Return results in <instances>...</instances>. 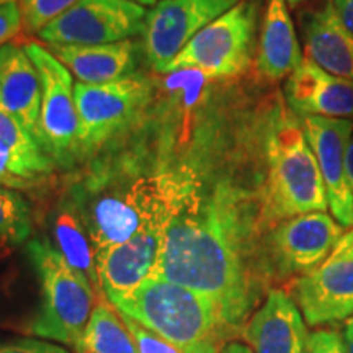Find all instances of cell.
I'll list each match as a JSON object with an SVG mask.
<instances>
[{
    "label": "cell",
    "instance_id": "cell-17",
    "mask_svg": "<svg viewBox=\"0 0 353 353\" xmlns=\"http://www.w3.org/2000/svg\"><path fill=\"white\" fill-rule=\"evenodd\" d=\"M0 107L15 117L46 151L38 70L25 48L17 43L0 48Z\"/></svg>",
    "mask_w": 353,
    "mask_h": 353
},
{
    "label": "cell",
    "instance_id": "cell-34",
    "mask_svg": "<svg viewBox=\"0 0 353 353\" xmlns=\"http://www.w3.org/2000/svg\"><path fill=\"white\" fill-rule=\"evenodd\" d=\"M347 179L353 193V136H352L350 144H348V151H347Z\"/></svg>",
    "mask_w": 353,
    "mask_h": 353
},
{
    "label": "cell",
    "instance_id": "cell-11",
    "mask_svg": "<svg viewBox=\"0 0 353 353\" xmlns=\"http://www.w3.org/2000/svg\"><path fill=\"white\" fill-rule=\"evenodd\" d=\"M290 296L311 327L332 325L353 316V228L319 267L293 281Z\"/></svg>",
    "mask_w": 353,
    "mask_h": 353
},
{
    "label": "cell",
    "instance_id": "cell-33",
    "mask_svg": "<svg viewBox=\"0 0 353 353\" xmlns=\"http://www.w3.org/2000/svg\"><path fill=\"white\" fill-rule=\"evenodd\" d=\"M342 337H343V342H345L347 353H353V316L348 317L345 324H343Z\"/></svg>",
    "mask_w": 353,
    "mask_h": 353
},
{
    "label": "cell",
    "instance_id": "cell-5",
    "mask_svg": "<svg viewBox=\"0 0 353 353\" xmlns=\"http://www.w3.org/2000/svg\"><path fill=\"white\" fill-rule=\"evenodd\" d=\"M26 255L38 276L41 303L25 330L33 337L63 343L76 350L99 294L90 281L70 267L51 242L30 241Z\"/></svg>",
    "mask_w": 353,
    "mask_h": 353
},
{
    "label": "cell",
    "instance_id": "cell-36",
    "mask_svg": "<svg viewBox=\"0 0 353 353\" xmlns=\"http://www.w3.org/2000/svg\"><path fill=\"white\" fill-rule=\"evenodd\" d=\"M285 2H288L291 7H294V6H299V3L306 2V0H285Z\"/></svg>",
    "mask_w": 353,
    "mask_h": 353
},
{
    "label": "cell",
    "instance_id": "cell-32",
    "mask_svg": "<svg viewBox=\"0 0 353 353\" xmlns=\"http://www.w3.org/2000/svg\"><path fill=\"white\" fill-rule=\"evenodd\" d=\"M219 353H254L250 350V347L247 345L245 342H241V341H231L228 342L226 345L221 348Z\"/></svg>",
    "mask_w": 353,
    "mask_h": 353
},
{
    "label": "cell",
    "instance_id": "cell-13",
    "mask_svg": "<svg viewBox=\"0 0 353 353\" xmlns=\"http://www.w3.org/2000/svg\"><path fill=\"white\" fill-rule=\"evenodd\" d=\"M301 128L319 165L334 219L343 228H353V193L347 179V151L353 136V121L306 117Z\"/></svg>",
    "mask_w": 353,
    "mask_h": 353
},
{
    "label": "cell",
    "instance_id": "cell-14",
    "mask_svg": "<svg viewBox=\"0 0 353 353\" xmlns=\"http://www.w3.org/2000/svg\"><path fill=\"white\" fill-rule=\"evenodd\" d=\"M164 229L162 226L149 228L132 239L95 255L101 294L110 303L130 294L154 275Z\"/></svg>",
    "mask_w": 353,
    "mask_h": 353
},
{
    "label": "cell",
    "instance_id": "cell-28",
    "mask_svg": "<svg viewBox=\"0 0 353 353\" xmlns=\"http://www.w3.org/2000/svg\"><path fill=\"white\" fill-rule=\"evenodd\" d=\"M306 353H347V348L339 330L317 329L309 334Z\"/></svg>",
    "mask_w": 353,
    "mask_h": 353
},
{
    "label": "cell",
    "instance_id": "cell-30",
    "mask_svg": "<svg viewBox=\"0 0 353 353\" xmlns=\"http://www.w3.org/2000/svg\"><path fill=\"white\" fill-rule=\"evenodd\" d=\"M33 187H38V185L20 175L12 159L6 152L0 151V188L28 190Z\"/></svg>",
    "mask_w": 353,
    "mask_h": 353
},
{
    "label": "cell",
    "instance_id": "cell-18",
    "mask_svg": "<svg viewBox=\"0 0 353 353\" xmlns=\"http://www.w3.org/2000/svg\"><path fill=\"white\" fill-rule=\"evenodd\" d=\"M306 56L325 72L353 81V33L342 23L334 0H324L301 15Z\"/></svg>",
    "mask_w": 353,
    "mask_h": 353
},
{
    "label": "cell",
    "instance_id": "cell-20",
    "mask_svg": "<svg viewBox=\"0 0 353 353\" xmlns=\"http://www.w3.org/2000/svg\"><path fill=\"white\" fill-rule=\"evenodd\" d=\"M50 51L79 82L92 85L134 76L138 65L136 43L131 39L100 46H50Z\"/></svg>",
    "mask_w": 353,
    "mask_h": 353
},
{
    "label": "cell",
    "instance_id": "cell-10",
    "mask_svg": "<svg viewBox=\"0 0 353 353\" xmlns=\"http://www.w3.org/2000/svg\"><path fill=\"white\" fill-rule=\"evenodd\" d=\"M41 83V130L46 151L57 165L70 167L79 157V114L69 69L37 41L25 44Z\"/></svg>",
    "mask_w": 353,
    "mask_h": 353
},
{
    "label": "cell",
    "instance_id": "cell-15",
    "mask_svg": "<svg viewBox=\"0 0 353 353\" xmlns=\"http://www.w3.org/2000/svg\"><path fill=\"white\" fill-rule=\"evenodd\" d=\"M241 337L254 353H306L309 332L294 299L272 288L245 322Z\"/></svg>",
    "mask_w": 353,
    "mask_h": 353
},
{
    "label": "cell",
    "instance_id": "cell-22",
    "mask_svg": "<svg viewBox=\"0 0 353 353\" xmlns=\"http://www.w3.org/2000/svg\"><path fill=\"white\" fill-rule=\"evenodd\" d=\"M0 151L6 152L25 179L39 185L54 170V161L32 132L0 107Z\"/></svg>",
    "mask_w": 353,
    "mask_h": 353
},
{
    "label": "cell",
    "instance_id": "cell-24",
    "mask_svg": "<svg viewBox=\"0 0 353 353\" xmlns=\"http://www.w3.org/2000/svg\"><path fill=\"white\" fill-rule=\"evenodd\" d=\"M32 234V210L15 190L0 188V242L19 245Z\"/></svg>",
    "mask_w": 353,
    "mask_h": 353
},
{
    "label": "cell",
    "instance_id": "cell-12",
    "mask_svg": "<svg viewBox=\"0 0 353 353\" xmlns=\"http://www.w3.org/2000/svg\"><path fill=\"white\" fill-rule=\"evenodd\" d=\"M241 0H159L145 17L143 50L156 72L167 74L172 61L211 21Z\"/></svg>",
    "mask_w": 353,
    "mask_h": 353
},
{
    "label": "cell",
    "instance_id": "cell-4",
    "mask_svg": "<svg viewBox=\"0 0 353 353\" xmlns=\"http://www.w3.org/2000/svg\"><path fill=\"white\" fill-rule=\"evenodd\" d=\"M267 165L268 176L260 198L267 231L290 218L327 211L324 180L301 126L283 121L273 128L267 139Z\"/></svg>",
    "mask_w": 353,
    "mask_h": 353
},
{
    "label": "cell",
    "instance_id": "cell-16",
    "mask_svg": "<svg viewBox=\"0 0 353 353\" xmlns=\"http://www.w3.org/2000/svg\"><path fill=\"white\" fill-rule=\"evenodd\" d=\"M285 99L303 118L353 117V81L332 76L309 59L286 79Z\"/></svg>",
    "mask_w": 353,
    "mask_h": 353
},
{
    "label": "cell",
    "instance_id": "cell-3",
    "mask_svg": "<svg viewBox=\"0 0 353 353\" xmlns=\"http://www.w3.org/2000/svg\"><path fill=\"white\" fill-rule=\"evenodd\" d=\"M112 304L183 353H219L239 339L210 298L161 278H148Z\"/></svg>",
    "mask_w": 353,
    "mask_h": 353
},
{
    "label": "cell",
    "instance_id": "cell-7",
    "mask_svg": "<svg viewBox=\"0 0 353 353\" xmlns=\"http://www.w3.org/2000/svg\"><path fill=\"white\" fill-rule=\"evenodd\" d=\"M79 114V157L95 154L138 117L152 99V82L144 76L117 82H77L74 87Z\"/></svg>",
    "mask_w": 353,
    "mask_h": 353
},
{
    "label": "cell",
    "instance_id": "cell-31",
    "mask_svg": "<svg viewBox=\"0 0 353 353\" xmlns=\"http://www.w3.org/2000/svg\"><path fill=\"white\" fill-rule=\"evenodd\" d=\"M334 7L342 23L353 33V0H334Z\"/></svg>",
    "mask_w": 353,
    "mask_h": 353
},
{
    "label": "cell",
    "instance_id": "cell-19",
    "mask_svg": "<svg viewBox=\"0 0 353 353\" xmlns=\"http://www.w3.org/2000/svg\"><path fill=\"white\" fill-rule=\"evenodd\" d=\"M301 48L285 0H268L260 30L255 70L265 82L288 79L303 63Z\"/></svg>",
    "mask_w": 353,
    "mask_h": 353
},
{
    "label": "cell",
    "instance_id": "cell-1",
    "mask_svg": "<svg viewBox=\"0 0 353 353\" xmlns=\"http://www.w3.org/2000/svg\"><path fill=\"white\" fill-rule=\"evenodd\" d=\"M260 203L242 190L219 183L210 193L196 187L162 232L151 278L172 281L210 298L234 332L270 291Z\"/></svg>",
    "mask_w": 353,
    "mask_h": 353
},
{
    "label": "cell",
    "instance_id": "cell-29",
    "mask_svg": "<svg viewBox=\"0 0 353 353\" xmlns=\"http://www.w3.org/2000/svg\"><path fill=\"white\" fill-rule=\"evenodd\" d=\"M23 28L19 2L0 7V48L6 46Z\"/></svg>",
    "mask_w": 353,
    "mask_h": 353
},
{
    "label": "cell",
    "instance_id": "cell-37",
    "mask_svg": "<svg viewBox=\"0 0 353 353\" xmlns=\"http://www.w3.org/2000/svg\"><path fill=\"white\" fill-rule=\"evenodd\" d=\"M12 2H19V0H0V7L7 6V3H12Z\"/></svg>",
    "mask_w": 353,
    "mask_h": 353
},
{
    "label": "cell",
    "instance_id": "cell-21",
    "mask_svg": "<svg viewBox=\"0 0 353 353\" xmlns=\"http://www.w3.org/2000/svg\"><path fill=\"white\" fill-rule=\"evenodd\" d=\"M52 239L54 247L68 260L70 267L81 272L90 281L97 294H101L99 273L95 263V249L83 219L72 201H63L52 218Z\"/></svg>",
    "mask_w": 353,
    "mask_h": 353
},
{
    "label": "cell",
    "instance_id": "cell-23",
    "mask_svg": "<svg viewBox=\"0 0 353 353\" xmlns=\"http://www.w3.org/2000/svg\"><path fill=\"white\" fill-rule=\"evenodd\" d=\"M76 353H139L120 312L105 296L97 298Z\"/></svg>",
    "mask_w": 353,
    "mask_h": 353
},
{
    "label": "cell",
    "instance_id": "cell-25",
    "mask_svg": "<svg viewBox=\"0 0 353 353\" xmlns=\"http://www.w3.org/2000/svg\"><path fill=\"white\" fill-rule=\"evenodd\" d=\"M79 0H19L25 32L39 33Z\"/></svg>",
    "mask_w": 353,
    "mask_h": 353
},
{
    "label": "cell",
    "instance_id": "cell-35",
    "mask_svg": "<svg viewBox=\"0 0 353 353\" xmlns=\"http://www.w3.org/2000/svg\"><path fill=\"white\" fill-rule=\"evenodd\" d=\"M130 2H134V3H139V6H143V7H151L152 8L159 2V0H130Z\"/></svg>",
    "mask_w": 353,
    "mask_h": 353
},
{
    "label": "cell",
    "instance_id": "cell-8",
    "mask_svg": "<svg viewBox=\"0 0 353 353\" xmlns=\"http://www.w3.org/2000/svg\"><path fill=\"white\" fill-rule=\"evenodd\" d=\"M148 10L130 0H79L38 33L48 46H100L144 33Z\"/></svg>",
    "mask_w": 353,
    "mask_h": 353
},
{
    "label": "cell",
    "instance_id": "cell-6",
    "mask_svg": "<svg viewBox=\"0 0 353 353\" xmlns=\"http://www.w3.org/2000/svg\"><path fill=\"white\" fill-rule=\"evenodd\" d=\"M259 0H241L206 25L172 61L167 72L195 70L208 79H232L249 69L257 33Z\"/></svg>",
    "mask_w": 353,
    "mask_h": 353
},
{
    "label": "cell",
    "instance_id": "cell-27",
    "mask_svg": "<svg viewBox=\"0 0 353 353\" xmlns=\"http://www.w3.org/2000/svg\"><path fill=\"white\" fill-rule=\"evenodd\" d=\"M0 353H70L59 343L43 341V339H7L0 341Z\"/></svg>",
    "mask_w": 353,
    "mask_h": 353
},
{
    "label": "cell",
    "instance_id": "cell-2",
    "mask_svg": "<svg viewBox=\"0 0 353 353\" xmlns=\"http://www.w3.org/2000/svg\"><path fill=\"white\" fill-rule=\"evenodd\" d=\"M195 188L176 172H156L132 179H88L72 190L95 255L123 244L154 226L165 228Z\"/></svg>",
    "mask_w": 353,
    "mask_h": 353
},
{
    "label": "cell",
    "instance_id": "cell-9",
    "mask_svg": "<svg viewBox=\"0 0 353 353\" xmlns=\"http://www.w3.org/2000/svg\"><path fill=\"white\" fill-rule=\"evenodd\" d=\"M343 234V226L325 211L301 214L272 226L263 242L272 280L314 270L329 257Z\"/></svg>",
    "mask_w": 353,
    "mask_h": 353
},
{
    "label": "cell",
    "instance_id": "cell-26",
    "mask_svg": "<svg viewBox=\"0 0 353 353\" xmlns=\"http://www.w3.org/2000/svg\"><path fill=\"white\" fill-rule=\"evenodd\" d=\"M121 317L123 321H125L126 327L130 329L139 353H183L175 345H172L170 342H167L162 337H159L157 334H154L152 330L145 329L144 325H141L139 322L131 319V317H128L125 314H121Z\"/></svg>",
    "mask_w": 353,
    "mask_h": 353
}]
</instances>
